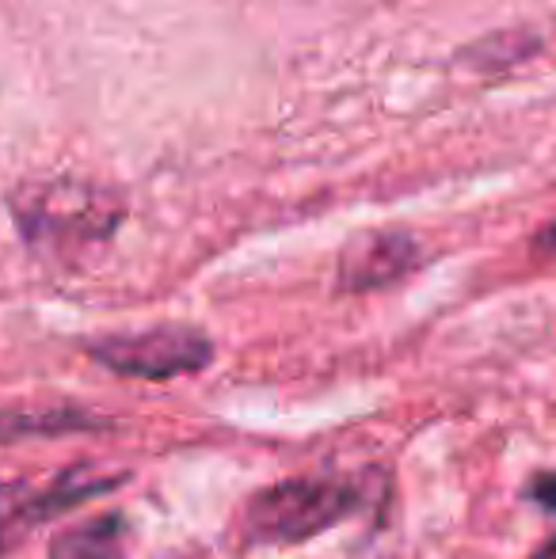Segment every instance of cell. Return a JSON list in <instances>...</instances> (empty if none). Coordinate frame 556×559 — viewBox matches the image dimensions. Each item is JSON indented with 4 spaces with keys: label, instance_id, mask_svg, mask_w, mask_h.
I'll use <instances>...</instances> for the list:
<instances>
[{
    "label": "cell",
    "instance_id": "obj_1",
    "mask_svg": "<svg viewBox=\"0 0 556 559\" xmlns=\"http://www.w3.org/2000/svg\"><path fill=\"white\" fill-rule=\"evenodd\" d=\"M8 206H12V222L23 243L50 263H76L92 255L96 248L111 243L127 217V202L111 187H99L81 176L23 183L8 199Z\"/></svg>",
    "mask_w": 556,
    "mask_h": 559
},
{
    "label": "cell",
    "instance_id": "obj_2",
    "mask_svg": "<svg viewBox=\"0 0 556 559\" xmlns=\"http://www.w3.org/2000/svg\"><path fill=\"white\" fill-rule=\"evenodd\" d=\"M366 491L343 476H294L248 499L240 530L252 545H305L363 510Z\"/></svg>",
    "mask_w": 556,
    "mask_h": 559
},
{
    "label": "cell",
    "instance_id": "obj_3",
    "mask_svg": "<svg viewBox=\"0 0 556 559\" xmlns=\"http://www.w3.org/2000/svg\"><path fill=\"white\" fill-rule=\"evenodd\" d=\"M92 361L119 377L134 381H171V377H191L214 361V343L191 324H156L145 332H119L99 335L84 343Z\"/></svg>",
    "mask_w": 556,
    "mask_h": 559
},
{
    "label": "cell",
    "instance_id": "obj_4",
    "mask_svg": "<svg viewBox=\"0 0 556 559\" xmlns=\"http://www.w3.org/2000/svg\"><path fill=\"white\" fill-rule=\"evenodd\" d=\"M430 251L404 228H374L347 240L335 259V294H374L412 278Z\"/></svg>",
    "mask_w": 556,
    "mask_h": 559
},
{
    "label": "cell",
    "instance_id": "obj_5",
    "mask_svg": "<svg viewBox=\"0 0 556 559\" xmlns=\"http://www.w3.org/2000/svg\"><path fill=\"white\" fill-rule=\"evenodd\" d=\"M545 38L530 27H507V31H496V35H484L476 43L461 46L458 50V66L473 69L481 76H492V73H507V69L522 66L530 61L534 53H542Z\"/></svg>",
    "mask_w": 556,
    "mask_h": 559
},
{
    "label": "cell",
    "instance_id": "obj_6",
    "mask_svg": "<svg viewBox=\"0 0 556 559\" xmlns=\"http://www.w3.org/2000/svg\"><path fill=\"white\" fill-rule=\"evenodd\" d=\"M104 419L76 407H38V412H0V445L31 442V438H61L76 430H99Z\"/></svg>",
    "mask_w": 556,
    "mask_h": 559
},
{
    "label": "cell",
    "instance_id": "obj_7",
    "mask_svg": "<svg viewBox=\"0 0 556 559\" xmlns=\"http://www.w3.org/2000/svg\"><path fill=\"white\" fill-rule=\"evenodd\" d=\"M50 552L54 559H122L119 525H115V518L76 525V530H66L54 540Z\"/></svg>",
    "mask_w": 556,
    "mask_h": 559
},
{
    "label": "cell",
    "instance_id": "obj_8",
    "mask_svg": "<svg viewBox=\"0 0 556 559\" xmlns=\"http://www.w3.org/2000/svg\"><path fill=\"white\" fill-rule=\"evenodd\" d=\"M530 499L556 518V472H545V476H537L534 484H530Z\"/></svg>",
    "mask_w": 556,
    "mask_h": 559
},
{
    "label": "cell",
    "instance_id": "obj_9",
    "mask_svg": "<svg viewBox=\"0 0 556 559\" xmlns=\"http://www.w3.org/2000/svg\"><path fill=\"white\" fill-rule=\"evenodd\" d=\"M534 255L553 259V263H556V225H545L542 233L534 236Z\"/></svg>",
    "mask_w": 556,
    "mask_h": 559
},
{
    "label": "cell",
    "instance_id": "obj_10",
    "mask_svg": "<svg viewBox=\"0 0 556 559\" xmlns=\"http://www.w3.org/2000/svg\"><path fill=\"white\" fill-rule=\"evenodd\" d=\"M534 559H556V537H553V540H549V545H545V548H542V552H537Z\"/></svg>",
    "mask_w": 556,
    "mask_h": 559
},
{
    "label": "cell",
    "instance_id": "obj_11",
    "mask_svg": "<svg viewBox=\"0 0 556 559\" xmlns=\"http://www.w3.org/2000/svg\"><path fill=\"white\" fill-rule=\"evenodd\" d=\"M0 540H4V537H0Z\"/></svg>",
    "mask_w": 556,
    "mask_h": 559
}]
</instances>
